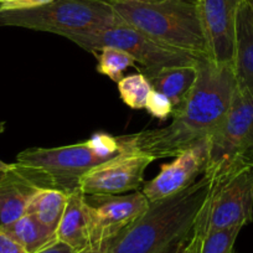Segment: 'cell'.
<instances>
[{
    "label": "cell",
    "mask_w": 253,
    "mask_h": 253,
    "mask_svg": "<svg viewBox=\"0 0 253 253\" xmlns=\"http://www.w3.org/2000/svg\"><path fill=\"white\" fill-rule=\"evenodd\" d=\"M231 66L198 60V77L191 91L172 111L169 126L118 137L124 149L153 159L176 157L203 140L210 139L227 114L236 89Z\"/></svg>",
    "instance_id": "6da1fadb"
},
{
    "label": "cell",
    "mask_w": 253,
    "mask_h": 253,
    "mask_svg": "<svg viewBox=\"0 0 253 253\" xmlns=\"http://www.w3.org/2000/svg\"><path fill=\"white\" fill-rule=\"evenodd\" d=\"M213 184L204 172L181 193L152 201L149 208L109 245L108 253H168L200 220Z\"/></svg>",
    "instance_id": "7a4b0ae2"
},
{
    "label": "cell",
    "mask_w": 253,
    "mask_h": 253,
    "mask_svg": "<svg viewBox=\"0 0 253 253\" xmlns=\"http://www.w3.org/2000/svg\"><path fill=\"white\" fill-rule=\"evenodd\" d=\"M126 152L118 137L96 133L88 140L55 148H29L16 155V169L40 189L70 194L92 168Z\"/></svg>",
    "instance_id": "3957f363"
},
{
    "label": "cell",
    "mask_w": 253,
    "mask_h": 253,
    "mask_svg": "<svg viewBox=\"0 0 253 253\" xmlns=\"http://www.w3.org/2000/svg\"><path fill=\"white\" fill-rule=\"evenodd\" d=\"M111 5L124 24L158 42L196 58H208L200 0H114Z\"/></svg>",
    "instance_id": "277c9868"
},
{
    "label": "cell",
    "mask_w": 253,
    "mask_h": 253,
    "mask_svg": "<svg viewBox=\"0 0 253 253\" xmlns=\"http://www.w3.org/2000/svg\"><path fill=\"white\" fill-rule=\"evenodd\" d=\"M111 4L94 0H52L28 10L0 13V26H18L65 36L122 25Z\"/></svg>",
    "instance_id": "5b68a950"
},
{
    "label": "cell",
    "mask_w": 253,
    "mask_h": 253,
    "mask_svg": "<svg viewBox=\"0 0 253 253\" xmlns=\"http://www.w3.org/2000/svg\"><path fill=\"white\" fill-rule=\"evenodd\" d=\"M253 220V153L241 157L213 175L203 213L205 233L242 228Z\"/></svg>",
    "instance_id": "8992f818"
},
{
    "label": "cell",
    "mask_w": 253,
    "mask_h": 253,
    "mask_svg": "<svg viewBox=\"0 0 253 253\" xmlns=\"http://www.w3.org/2000/svg\"><path fill=\"white\" fill-rule=\"evenodd\" d=\"M63 38L93 53L103 47H116L126 51L142 65V74L157 71L163 67L193 65L199 60L184 51L163 45L126 24L98 30L71 33Z\"/></svg>",
    "instance_id": "52a82bcc"
},
{
    "label": "cell",
    "mask_w": 253,
    "mask_h": 253,
    "mask_svg": "<svg viewBox=\"0 0 253 253\" xmlns=\"http://www.w3.org/2000/svg\"><path fill=\"white\" fill-rule=\"evenodd\" d=\"M251 153H253V91L236 84L227 114L209 139V163L205 172L215 175L236 159Z\"/></svg>",
    "instance_id": "ba28073f"
},
{
    "label": "cell",
    "mask_w": 253,
    "mask_h": 253,
    "mask_svg": "<svg viewBox=\"0 0 253 253\" xmlns=\"http://www.w3.org/2000/svg\"><path fill=\"white\" fill-rule=\"evenodd\" d=\"M154 162L143 153L126 150L92 168L80 180L84 195H121L138 191L144 184V172Z\"/></svg>",
    "instance_id": "9c48e42d"
},
{
    "label": "cell",
    "mask_w": 253,
    "mask_h": 253,
    "mask_svg": "<svg viewBox=\"0 0 253 253\" xmlns=\"http://www.w3.org/2000/svg\"><path fill=\"white\" fill-rule=\"evenodd\" d=\"M89 196L93 200V203L88 201L91 205V245L112 242L143 215L150 204L139 190L121 195Z\"/></svg>",
    "instance_id": "30bf717a"
},
{
    "label": "cell",
    "mask_w": 253,
    "mask_h": 253,
    "mask_svg": "<svg viewBox=\"0 0 253 253\" xmlns=\"http://www.w3.org/2000/svg\"><path fill=\"white\" fill-rule=\"evenodd\" d=\"M209 163V139L198 143L162 165L159 174L144 182L142 193L149 203L169 198L194 184L205 172Z\"/></svg>",
    "instance_id": "8fae6325"
},
{
    "label": "cell",
    "mask_w": 253,
    "mask_h": 253,
    "mask_svg": "<svg viewBox=\"0 0 253 253\" xmlns=\"http://www.w3.org/2000/svg\"><path fill=\"white\" fill-rule=\"evenodd\" d=\"M237 1L200 0L208 58L216 65L233 66Z\"/></svg>",
    "instance_id": "7c38bea8"
},
{
    "label": "cell",
    "mask_w": 253,
    "mask_h": 253,
    "mask_svg": "<svg viewBox=\"0 0 253 253\" xmlns=\"http://www.w3.org/2000/svg\"><path fill=\"white\" fill-rule=\"evenodd\" d=\"M56 238L66 243L76 252L91 245V205L80 189L69 194L66 208L60 221Z\"/></svg>",
    "instance_id": "4fadbf2b"
},
{
    "label": "cell",
    "mask_w": 253,
    "mask_h": 253,
    "mask_svg": "<svg viewBox=\"0 0 253 253\" xmlns=\"http://www.w3.org/2000/svg\"><path fill=\"white\" fill-rule=\"evenodd\" d=\"M233 72L238 87L253 91V0H238Z\"/></svg>",
    "instance_id": "5bb4252c"
},
{
    "label": "cell",
    "mask_w": 253,
    "mask_h": 253,
    "mask_svg": "<svg viewBox=\"0 0 253 253\" xmlns=\"http://www.w3.org/2000/svg\"><path fill=\"white\" fill-rule=\"evenodd\" d=\"M40 187L26 179L13 164L0 174V228H5L23 217Z\"/></svg>",
    "instance_id": "9a60e30c"
},
{
    "label": "cell",
    "mask_w": 253,
    "mask_h": 253,
    "mask_svg": "<svg viewBox=\"0 0 253 253\" xmlns=\"http://www.w3.org/2000/svg\"><path fill=\"white\" fill-rule=\"evenodd\" d=\"M143 75L149 80L153 89L167 96L175 108L181 103L195 84L198 77V61L193 65L163 67Z\"/></svg>",
    "instance_id": "2e32d148"
},
{
    "label": "cell",
    "mask_w": 253,
    "mask_h": 253,
    "mask_svg": "<svg viewBox=\"0 0 253 253\" xmlns=\"http://www.w3.org/2000/svg\"><path fill=\"white\" fill-rule=\"evenodd\" d=\"M0 230L18 242L26 253H36L57 240L53 231L43 226L30 213H25L10 226Z\"/></svg>",
    "instance_id": "e0dca14e"
},
{
    "label": "cell",
    "mask_w": 253,
    "mask_h": 253,
    "mask_svg": "<svg viewBox=\"0 0 253 253\" xmlns=\"http://www.w3.org/2000/svg\"><path fill=\"white\" fill-rule=\"evenodd\" d=\"M69 194L56 189H39L28 206L26 213L38 218L43 226L56 233L63 211L66 208Z\"/></svg>",
    "instance_id": "ac0fdd59"
},
{
    "label": "cell",
    "mask_w": 253,
    "mask_h": 253,
    "mask_svg": "<svg viewBox=\"0 0 253 253\" xmlns=\"http://www.w3.org/2000/svg\"><path fill=\"white\" fill-rule=\"evenodd\" d=\"M94 55L98 58L97 71L117 84L124 77L123 72L129 67H134L137 63L133 56L116 47H103Z\"/></svg>",
    "instance_id": "d6986e66"
},
{
    "label": "cell",
    "mask_w": 253,
    "mask_h": 253,
    "mask_svg": "<svg viewBox=\"0 0 253 253\" xmlns=\"http://www.w3.org/2000/svg\"><path fill=\"white\" fill-rule=\"evenodd\" d=\"M118 91L122 101L132 109H144L145 102L153 87L143 74L124 76L118 82Z\"/></svg>",
    "instance_id": "ffe728a7"
},
{
    "label": "cell",
    "mask_w": 253,
    "mask_h": 253,
    "mask_svg": "<svg viewBox=\"0 0 253 253\" xmlns=\"http://www.w3.org/2000/svg\"><path fill=\"white\" fill-rule=\"evenodd\" d=\"M242 228H227L204 235L199 253H236L235 243Z\"/></svg>",
    "instance_id": "44dd1931"
},
{
    "label": "cell",
    "mask_w": 253,
    "mask_h": 253,
    "mask_svg": "<svg viewBox=\"0 0 253 253\" xmlns=\"http://www.w3.org/2000/svg\"><path fill=\"white\" fill-rule=\"evenodd\" d=\"M144 109H147L148 113L154 118L159 121H167L169 117H171L174 106L167 96L153 89L145 102Z\"/></svg>",
    "instance_id": "7402d4cb"
},
{
    "label": "cell",
    "mask_w": 253,
    "mask_h": 253,
    "mask_svg": "<svg viewBox=\"0 0 253 253\" xmlns=\"http://www.w3.org/2000/svg\"><path fill=\"white\" fill-rule=\"evenodd\" d=\"M204 235H205V231H204L203 215H201L200 220L198 221L194 230L168 253H199Z\"/></svg>",
    "instance_id": "603a6c76"
},
{
    "label": "cell",
    "mask_w": 253,
    "mask_h": 253,
    "mask_svg": "<svg viewBox=\"0 0 253 253\" xmlns=\"http://www.w3.org/2000/svg\"><path fill=\"white\" fill-rule=\"evenodd\" d=\"M52 0H0V13L28 10L51 3Z\"/></svg>",
    "instance_id": "cb8c5ba5"
},
{
    "label": "cell",
    "mask_w": 253,
    "mask_h": 253,
    "mask_svg": "<svg viewBox=\"0 0 253 253\" xmlns=\"http://www.w3.org/2000/svg\"><path fill=\"white\" fill-rule=\"evenodd\" d=\"M0 253H26L25 250L6 235L3 230H0Z\"/></svg>",
    "instance_id": "d4e9b609"
},
{
    "label": "cell",
    "mask_w": 253,
    "mask_h": 253,
    "mask_svg": "<svg viewBox=\"0 0 253 253\" xmlns=\"http://www.w3.org/2000/svg\"><path fill=\"white\" fill-rule=\"evenodd\" d=\"M36 253H77L76 251L72 247H70L66 243L60 242V241L56 240L55 242H52L51 245H48L47 247L42 248V250L38 251Z\"/></svg>",
    "instance_id": "484cf974"
},
{
    "label": "cell",
    "mask_w": 253,
    "mask_h": 253,
    "mask_svg": "<svg viewBox=\"0 0 253 253\" xmlns=\"http://www.w3.org/2000/svg\"><path fill=\"white\" fill-rule=\"evenodd\" d=\"M109 245H111V242L101 243V245H92L77 253H108Z\"/></svg>",
    "instance_id": "4316f807"
},
{
    "label": "cell",
    "mask_w": 253,
    "mask_h": 253,
    "mask_svg": "<svg viewBox=\"0 0 253 253\" xmlns=\"http://www.w3.org/2000/svg\"><path fill=\"white\" fill-rule=\"evenodd\" d=\"M4 129H5V123H4V122H0V133H3ZM11 168H13V164H6V163L0 160V174H1V172L8 171V170H10Z\"/></svg>",
    "instance_id": "83f0119b"
},
{
    "label": "cell",
    "mask_w": 253,
    "mask_h": 253,
    "mask_svg": "<svg viewBox=\"0 0 253 253\" xmlns=\"http://www.w3.org/2000/svg\"><path fill=\"white\" fill-rule=\"evenodd\" d=\"M135 1H147V3H158V1H162V0H135Z\"/></svg>",
    "instance_id": "f1b7e54d"
},
{
    "label": "cell",
    "mask_w": 253,
    "mask_h": 253,
    "mask_svg": "<svg viewBox=\"0 0 253 253\" xmlns=\"http://www.w3.org/2000/svg\"><path fill=\"white\" fill-rule=\"evenodd\" d=\"M94 1H102V3H107V4H111L112 1H114V0H94Z\"/></svg>",
    "instance_id": "f546056e"
}]
</instances>
